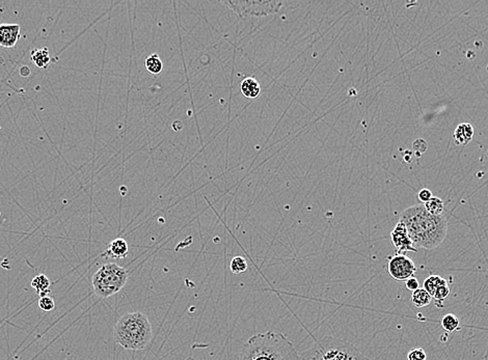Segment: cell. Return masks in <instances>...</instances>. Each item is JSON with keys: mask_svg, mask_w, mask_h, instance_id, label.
Segmentation results:
<instances>
[{"mask_svg": "<svg viewBox=\"0 0 488 360\" xmlns=\"http://www.w3.org/2000/svg\"><path fill=\"white\" fill-rule=\"evenodd\" d=\"M400 221L405 224L408 236L417 248L435 249L447 236V218L444 215H431L424 204H415L404 210Z\"/></svg>", "mask_w": 488, "mask_h": 360, "instance_id": "6da1fadb", "label": "cell"}, {"mask_svg": "<svg viewBox=\"0 0 488 360\" xmlns=\"http://www.w3.org/2000/svg\"><path fill=\"white\" fill-rule=\"evenodd\" d=\"M239 360H299V354L283 333L267 331L247 340L240 351Z\"/></svg>", "mask_w": 488, "mask_h": 360, "instance_id": "7a4b0ae2", "label": "cell"}, {"mask_svg": "<svg viewBox=\"0 0 488 360\" xmlns=\"http://www.w3.org/2000/svg\"><path fill=\"white\" fill-rule=\"evenodd\" d=\"M114 336L127 350H143L152 340L153 329L148 317L139 312L128 313L117 322Z\"/></svg>", "mask_w": 488, "mask_h": 360, "instance_id": "3957f363", "label": "cell"}, {"mask_svg": "<svg viewBox=\"0 0 488 360\" xmlns=\"http://www.w3.org/2000/svg\"><path fill=\"white\" fill-rule=\"evenodd\" d=\"M299 360H369L354 346L341 339L325 336L299 355Z\"/></svg>", "mask_w": 488, "mask_h": 360, "instance_id": "277c9868", "label": "cell"}, {"mask_svg": "<svg viewBox=\"0 0 488 360\" xmlns=\"http://www.w3.org/2000/svg\"><path fill=\"white\" fill-rule=\"evenodd\" d=\"M128 277L129 273L125 268L115 263L104 264L93 276L94 292L100 298L112 297L126 286Z\"/></svg>", "mask_w": 488, "mask_h": 360, "instance_id": "5b68a950", "label": "cell"}, {"mask_svg": "<svg viewBox=\"0 0 488 360\" xmlns=\"http://www.w3.org/2000/svg\"><path fill=\"white\" fill-rule=\"evenodd\" d=\"M228 7H230L239 17H246V16H268L270 14H274L280 11L283 3L274 0V2H226L225 3Z\"/></svg>", "mask_w": 488, "mask_h": 360, "instance_id": "8992f818", "label": "cell"}, {"mask_svg": "<svg viewBox=\"0 0 488 360\" xmlns=\"http://www.w3.org/2000/svg\"><path fill=\"white\" fill-rule=\"evenodd\" d=\"M389 274L397 281L404 282L414 277L417 267L413 261L405 254H395L388 263Z\"/></svg>", "mask_w": 488, "mask_h": 360, "instance_id": "52a82bcc", "label": "cell"}, {"mask_svg": "<svg viewBox=\"0 0 488 360\" xmlns=\"http://www.w3.org/2000/svg\"><path fill=\"white\" fill-rule=\"evenodd\" d=\"M391 237L393 245L396 248V254H404V252L407 251L418 252V248L410 240L406 226L402 221L399 220V222L396 224L395 229L391 233Z\"/></svg>", "mask_w": 488, "mask_h": 360, "instance_id": "ba28073f", "label": "cell"}, {"mask_svg": "<svg viewBox=\"0 0 488 360\" xmlns=\"http://www.w3.org/2000/svg\"><path fill=\"white\" fill-rule=\"evenodd\" d=\"M20 37V25L0 24V46L13 48Z\"/></svg>", "mask_w": 488, "mask_h": 360, "instance_id": "9c48e42d", "label": "cell"}, {"mask_svg": "<svg viewBox=\"0 0 488 360\" xmlns=\"http://www.w3.org/2000/svg\"><path fill=\"white\" fill-rule=\"evenodd\" d=\"M456 144L465 145L469 143L474 137V128L468 123H462L457 126L453 134Z\"/></svg>", "mask_w": 488, "mask_h": 360, "instance_id": "30bf717a", "label": "cell"}, {"mask_svg": "<svg viewBox=\"0 0 488 360\" xmlns=\"http://www.w3.org/2000/svg\"><path fill=\"white\" fill-rule=\"evenodd\" d=\"M128 252H129V248H128L127 242L122 238H118V239H115L110 244L106 253H108V255L113 256V258H116V259H124L128 255Z\"/></svg>", "mask_w": 488, "mask_h": 360, "instance_id": "8fae6325", "label": "cell"}, {"mask_svg": "<svg viewBox=\"0 0 488 360\" xmlns=\"http://www.w3.org/2000/svg\"><path fill=\"white\" fill-rule=\"evenodd\" d=\"M241 93L247 99H256L261 93V85L254 77H247L241 82Z\"/></svg>", "mask_w": 488, "mask_h": 360, "instance_id": "7c38bea8", "label": "cell"}, {"mask_svg": "<svg viewBox=\"0 0 488 360\" xmlns=\"http://www.w3.org/2000/svg\"><path fill=\"white\" fill-rule=\"evenodd\" d=\"M445 285H448V281L443 278L442 276L440 275H437V274H433V275H430L429 277H427L424 281V286H423V289L425 291H427L429 293V295L432 297L433 295H435L436 291L445 286Z\"/></svg>", "mask_w": 488, "mask_h": 360, "instance_id": "4fadbf2b", "label": "cell"}, {"mask_svg": "<svg viewBox=\"0 0 488 360\" xmlns=\"http://www.w3.org/2000/svg\"><path fill=\"white\" fill-rule=\"evenodd\" d=\"M31 62L40 69L46 68L50 63V54L47 48L31 51Z\"/></svg>", "mask_w": 488, "mask_h": 360, "instance_id": "5bb4252c", "label": "cell"}, {"mask_svg": "<svg viewBox=\"0 0 488 360\" xmlns=\"http://www.w3.org/2000/svg\"><path fill=\"white\" fill-rule=\"evenodd\" d=\"M411 303L417 307V308H423V307H426L428 306L431 301H432V297L429 295V293L427 291H425L424 289H419L417 291H414L411 295Z\"/></svg>", "mask_w": 488, "mask_h": 360, "instance_id": "9a60e30c", "label": "cell"}, {"mask_svg": "<svg viewBox=\"0 0 488 360\" xmlns=\"http://www.w3.org/2000/svg\"><path fill=\"white\" fill-rule=\"evenodd\" d=\"M424 207L427 210V212L430 213L431 215H436V216L443 215L444 201L439 197L432 196V198L429 201L424 203Z\"/></svg>", "mask_w": 488, "mask_h": 360, "instance_id": "2e32d148", "label": "cell"}, {"mask_svg": "<svg viewBox=\"0 0 488 360\" xmlns=\"http://www.w3.org/2000/svg\"><path fill=\"white\" fill-rule=\"evenodd\" d=\"M146 68L147 70L153 74V75H158L164 70V64H162L161 59L159 58L158 54H151L149 58L146 60Z\"/></svg>", "mask_w": 488, "mask_h": 360, "instance_id": "e0dca14e", "label": "cell"}, {"mask_svg": "<svg viewBox=\"0 0 488 360\" xmlns=\"http://www.w3.org/2000/svg\"><path fill=\"white\" fill-rule=\"evenodd\" d=\"M31 287L35 290L38 294L42 296H45V294L48 292L49 287H50V281L47 278L46 275L44 274H39L37 275L32 281H31Z\"/></svg>", "mask_w": 488, "mask_h": 360, "instance_id": "ac0fdd59", "label": "cell"}, {"mask_svg": "<svg viewBox=\"0 0 488 360\" xmlns=\"http://www.w3.org/2000/svg\"><path fill=\"white\" fill-rule=\"evenodd\" d=\"M442 326L448 333H453L460 329V322L455 315L448 314L443 318Z\"/></svg>", "mask_w": 488, "mask_h": 360, "instance_id": "d6986e66", "label": "cell"}, {"mask_svg": "<svg viewBox=\"0 0 488 360\" xmlns=\"http://www.w3.org/2000/svg\"><path fill=\"white\" fill-rule=\"evenodd\" d=\"M247 262L242 256H235L230 264V269L233 274H241L247 270Z\"/></svg>", "mask_w": 488, "mask_h": 360, "instance_id": "ffe728a7", "label": "cell"}, {"mask_svg": "<svg viewBox=\"0 0 488 360\" xmlns=\"http://www.w3.org/2000/svg\"><path fill=\"white\" fill-rule=\"evenodd\" d=\"M39 307L44 312H51L56 307V302L49 296H42L39 300Z\"/></svg>", "mask_w": 488, "mask_h": 360, "instance_id": "44dd1931", "label": "cell"}, {"mask_svg": "<svg viewBox=\"0 0 488 360\" xmlns=\"http://www.w3.org/2000/svg\"><path fill=\"white\" fill-rule=\"evenodd\" d=\"M450 292H451V291H450L449 285H445V286L439 288V289L436 291L435 295L432 296V299H435V300L437 301V304H438L439 302H442V301L446 300V299L449 297Z\"/></svg>", "mask_w": 488, "mask_h": 360, "instance_id": "7402d4cb", "label": "cell"}, {"mask_svg": "<svg viewBox=\"0 0 488 360\" xmlns=\"http://www.w3.org/2000/svg\"><path fill=\"white\" fill-rule=\"evenodd\" d=\"M407 360H427L426 352L422 348H414L409 351Z\"/></svg>", "mask_w": 488, "mask_h": 360, "instance_id": "603a6c76", "label": "cell"}, {"mask_svg": "<svg viewBox=\"0 0 488 360\" xmlns=\"http://www.w3.org/2000/svg\"><path fill=\"white\" fill-rule=\"evenodd\" d=\"M405 286H406V289L412 293L420 289V282L415 277H411L408 280H406Z\"/></svg>", "mask_w": 488, "mask_h": 360, "instance_id": "cb8c5ba5", "label": "cell"}, {"mask_svg": "<svg viewBox=\"0 0 488 360\" xmlns=\"http://www.w3.org/2000/svg\"><path fill=\"white\" fill-rule=\"evenodd\" d=\"M419 198H420V200H421L422 202L426 203L427 201H429V200L432 198V193H431V191H430L429 189L424 188V189H422V190L419 192Z\"/></svg>", "mask_w": 488, "mask_h": 360, "instance_id": "d4e9b609", "label": "cell"}]
</instances>
